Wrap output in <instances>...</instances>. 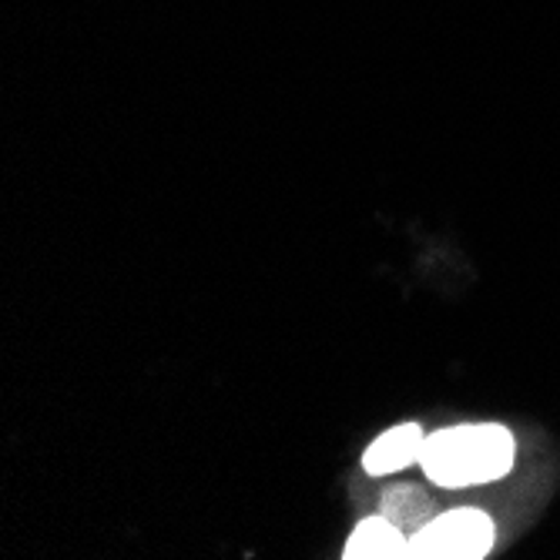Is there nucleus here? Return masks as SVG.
Instances as JSON below:
<instances>
[{
	"instance_id": "39448f33",
	"label": "nucleus",
	"mask_w": 560,
	"mask_h": 560,
	"mask_svg": "<svg viewBox=\"0 0 560 560\" xmlns=\"http://www.w3.org/2000/svg\"><path fill=\"white\" fill-rule=\"evenodd\" d=\"M383 517H389L402 534H417L433 521V500L420 487H396L383 497Z\"/></svg>"
},
{
	"instance_id": "f03ea898",
	"label": "nucleus",
	"mask_w": 560,
	"mask_h": 560,
	"mask_svg": "<svg viewBox=\"0 0 560 560\" xmlns=\"http://www.w3.org/2000/svg\"><path fill=\"white\" fill-rule=\"evenodd\" d=\"M493 521L483 511H450L410 534V553L423 560H480L493 547Z\"/></svg>"
},
{
	"instance_id": "7ed1b4c3",
	"label": "nucleus",
	"mask_w": 560,
	"mask_h": 560,
	"mask_svg": "<svg viewBox=\"0 0 560 560\" xmlns=\"http://www.w3.org/2000/svg\"><path fill=\"white\" fill-rule=\"evenodd\" d=\"M423 427L417 423H399L393 430H386L383 436H376L366 453H363V470L373 474V477H386V474H396L402 467L417 464L423 456Z\"/></svg>"
},
{
	"instance_id": "f257e3e1",
	"label": "nucleus",
	"mask_w": 560,
	"mask_h": 560,
	"mask_svg": "<svg viewBox=\"0 0 560 560\" xmlns=\"http://www.w3.org/2000/svg\"><path fill=\"white\" fill-rule=\"evenodd\" d=\"M420 464L440 487L490 483L514 467V436L500 423L450 427L427 436Z\"/></svg>"
},
{
	"instance_id": "20e7f679",
	"label": "nucleus",
	"mask_w": 560,
	"mask_h": 560,
	"mask_svg": "<svg viewBox=\"0 0 560 560\" xmlns=\"http://www.w3.org/2000/svg\"><path fill=\"white\" fill-rule=\"evenodd\" d=\"M410 553V537H406L389 517H366L342 547L346 560H393Z\"/></svg>"
}]
</instances>
